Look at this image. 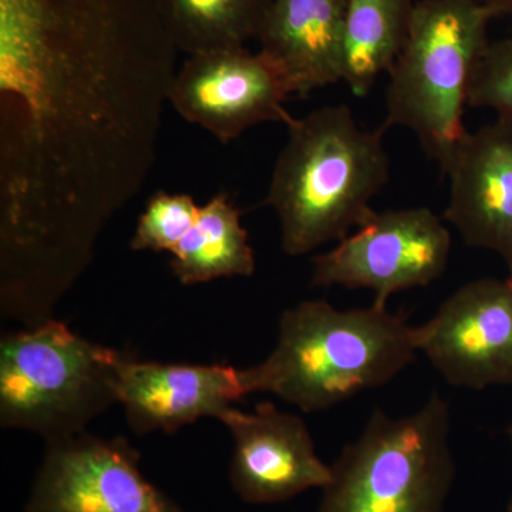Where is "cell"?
<instances>
[{"instance_id": "cell-12", "label": "cell", "mask_w": 512, "mask_h": 512, "mask_svg": "<svg viewBox=\"0 0 512 512\" xmlns=\"http://www.w3.org/2000/svg\"><path fill=\"white\" fill-rule=\"evenodd\" d=\"M244 396L234 366L140 362L127 353L119 367L117 397L138 436L175 433L202 417L220 420Z\"/></svg>"}, {"instance_id": "cell-9", "label": "cell", "mask_w": 512, "mask_h": 512, "mask_svg": "<svg viewBox=\"0 0 512 512\" xmlns=\"http://www.w3.org/2000/svg\"><path fill=\"white\" fill-rule=\"evenodd\" d=\"M417 335L419 352L451 386H512V274L460 286Z\"/></svg>"}, {"instance_id": "cell-20", "label": "cell", "mask_w": 512, "mask_h": 512, "mask_svg": "<svg viewBox=\"0 0 512 512\" xmlns=\"http://www.w3.org/2000/svg\"><path fill=\"white\" fill-rule=\"evenodd\" d=\"M508 437H510L512 443V423L510 424V427H508ZM508 512H512V500L510 504V510H508Z\"/></svg>"}, {"instance_id": "cell-19", "label": "cell", "mask_w": 512, "mask_h": 512, "mask_svg": "<svg viewBox=\"0 0 512 512\" xmlns=\"http://www.w3.org/2000/svg\"><path fill=\"white\" fill-rule=\"evenodd\" d=\"M480 2L493 8L498 15L512 16V0H480Z\"/></svg>"}, {"instance_id": "cell-3", "label": "cell", "mask_w": 512, "mask_h": 512, "mask_svg": "<svg viewBox=\"0 0 512 512\" xmlns=\"http://www.w3.org/2000/svg\"><path fill=\"white\" fill-rule=\"evenodd\" d=\"M497 12L480 0H420L389 72L384 130L404 127L446 171L467 134L464 113Z\"/></svg>"}, {"instance_id": "cell-1", "label": "cell", "mask_w": 512, "mask_h": 512, "mask_svg": "<svg viewBox=\"0 0 512 512\" xmlns=\"http://www.w3.org/2000/svg\"><path fill=\"white\" fill-rule=\"evenodd\" d=\"M417 353V326L387 305L340 311L305 301L282 313L271 355L239 375L245 396L271 393L302 412H322L392 382Z\"/></svg>"}, {"instance_id": "cell-11", "label": "cell", "mask_w": 512, "mask_h": 512, "mask_svg": "<svg viewBox=\"0 0 512 512\" xmlns=\"http://www.w3.org/2000/svg\"><path fill=\"white\" fill-rule=\"evenodd\" d=\"M450 197L444 220L468 247L494 252L512 274V119L467 131L444 171Z\"/></svg>"}, {"instance_id": "cell-6", "label": "cell", "mask_w": 512, "mask_h": 512, "mask_svg": "<svg viewBox=\"0 0 512 512\" xmlns=\"http://www.w3.org/2000/svg\"><path fill=\"white\" fill-rule=\"evenodd\" d=\"M451 247L450 231L429 208L376 211L332 251L313 258L311 284L369 289L373 303L387 305L394 293L437 281Z\"/></svg>"}, {"instance_id": "cell-7", "label": "cell", "mask_w": 512, "mask_h": 512, "mask_svg": "<svg viewBox=\"0 0 512 512\" xmlns=\"http://www.w3.org/2000/svg\"><path fill=\"white\" fill-rule=\"evenodd\" d=\"M46 444L26 512H184L141 473L124 437L82 431Z\"/></svg>"}, {"instance_id": "cell-4", "label": "cell", "mask_w": 512, "mask_h": 512, "mask_svg": "<svg viewBox=\"0 0 512 512\" xmlns=\"http://www.w3.org/2000/svg\"><path fill=\"white\" fill-rule=\"evenodd\" d=\"M127 352L82 338L55 318L3 336L0 424L47 441L86 431L119 403L117 380Z\"/></svg>"}, {"instance_id": "cell-18", "label": "cell", "mask_w": 512, "mask_h": 512, "mask_svg": "<svg viewBox=\"0 0 512 512\" xmlns=\"http://www.w3.org/2000/svg\"><path fill=\"white\" fill-rule=\"evenodd\" d=\"M468 106L512 119V36L488 43L474 72Z\"/></svg>"}, {"instance_id": "cell-8", "label": "cell", "mask_w": 512, "mask_h": 512, "mask_svg": "<svg viewBox=\"0 0 512 512\" xmlns=\"http://www.w3.org/2000/svg\"><path fill=\"white\" fill-rule=\"evenodd\" d=\"M291 87L264 53L247 47L188 56L178 69L170 103L188 123L204 128L227 144L248 128L295 117L286 110Z\"/></svg>"}, {"instance_id": "cell-15", "label": "cell", "mask_w": 512, "mask_h": 512, "mask_svg": "<svg viewBox=\"0 0 512 512\" xmlns=\"http://www.w3.org/2000/svg\"><path fill=\"white\" fill-rule=\"evenodd\" d=\"M171 254V269L183 285L245 278L255 272L254 251L242 227L241 212L225 192L200 207L194 227Z\"/></svg>"}, {"instance_id": "cell-5", "label": "cell", "mask_w": 512, "mask_h": 512, "mask_svg": "<svg viewBox=\"0 0 512 512\" xmlns=\"http://www.w3.org/2000/svg\"><path fill=\"white\" fill-rule=\"evenodd\" d=\"M330 467L318 512H443L456 474L446 400L397 419L376 409Z\"/></svg>"}, {"instance_id": "cell-17", "label": "cell", "mask_w": 512, "mask_h": 512, "mask_svg": "<svg viewBox=\"0 0 512 512\" xmlns=\"http://www.w3.org/2000/svg\"><path fill=\"white\" fill-rule=\"evenodd\" d=\"M200 207L187 194L160 191L147 202L131 239L133 251L173 252L197 221Z\"/></svg>"}, {"instance_id": "cell-10", "label": "cell", "mask_w": 512, "mask_h": 512, "mask_svg": "<svg viewBox=\"0 0 512 512\" xmlns=\"http://www.w3.org/2000/svg\"><path fill=\"white\" fill-rule=\"evenodd\" d=\"M220 420L234 441L229 481L244 503H285L332 480V467L320 460L311 431L296 414L262 402L251 413L231 407Z\"/></svg>"}, {"instance_id": "cell-14", "label": "cell", "mask_w": 512, "mask_h": 512, "mask_svg": "<svg viewBox=\"0 0 512 512\" xmlns=\"http://www.w3.org/2000/svg\"><path fill=\"white\" fill-rule=\"evenodd\" d=\"M413 0H349L343 33V76L365 97L402 53L412 26Z\"/></svg>"}, {"instance_id": "cell-13", "label": "cell", "mask_w": 512, "mask_h": 512, "mask_svg": "<svg viewBox=\"0 0 512 512\" xmlns=\"http://www.w3.org/2000/svg\"><path fill=\"white\" fill-rule=\"evenodd\" d=\"M349 0H272L258 37L292 94L306 97L343 76V33Z\"/></svg>"}, {"instance_id": "cell-16", "label": "cell", "mask_w": 512, "mask_h": 512, "mask_svg": "<svg viewBox=\"0 0 512 512\" xmlns=\"http://www.w3.org/2000/svg\"><path fill=\"white\" fill-rule=\"evenodd\" d=\"M272 0H168L175 43L188 56L258 40Z\"/></svg>"}, {"instance_id": "cell-2", "label": "cell", "mask_w": 512, "mask_h": 512, "mask_svg": "<svg viewBox=\"0 0 512 512\" xmlns=\"http://www.w3.org/2000/svg\"><path fill=\"white\" fill-rule=\"evenodd\" d=\"M386 131L359 126L346 104L289 124L265 198L278 218L286 255L342 241L375 214L372 202L390 178Z\"/></svg>"}]
</instances>
